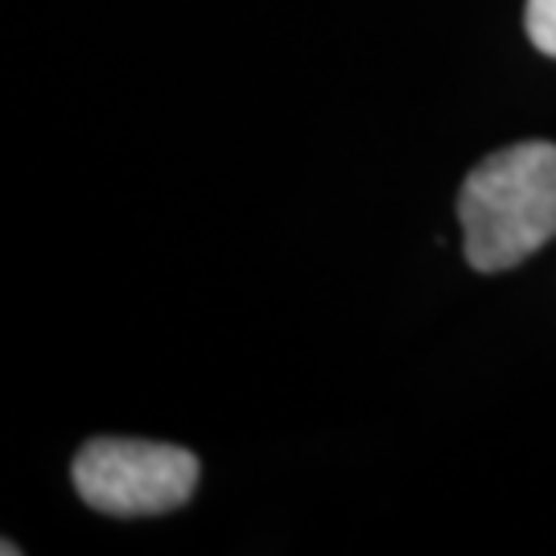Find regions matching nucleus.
Returning <instances> with one entry per match:
<instances>
[{
	"label": "nucleus",
	"mask_w": 556,
	"mask_h": 556,
	"mask_svg": "<svg viewBox=\"0 0 556 556\" xmlns=\"http://www.w3.org/2000/svg\"><path fill=\"white\" fill-rule=\"evenodd\" d=\"M71 478L103 516H161L194 495L199 457L161 441L96 438L75 454Z\"/></svg>",
	"instance_id": "2"
},
{
	"label": "nucleus",
	"mask_w": 556,
	"mask_h": 556,
	"mask_svg": "<svg viewBox=\"0 0 556 556\" xmlns=\"http://www.w3.org/2000/svg\"><path fill=\"white\" fill-rule=\"evenodd\" d=\"M523 25H528V38L540 54L556 59V0H528Z\"/></svg>",
	"instance_id": "3"
},
{
	"label": "nucleus",
	"mask_w": 556,
	"mask_h": 556,
	"mask_svg": "<svg viewBox=\"0 0 556 556\" xmlns=\"http://www.w3.org/2000/svg\"><path fill=\"white\" fill-rule=\"evenodd\" d=\"M466 260L503 273L556 236V144L519 140L478 161L457 194Z\"/></svg>",
	"instance_id": "1"
}]
</instances>
